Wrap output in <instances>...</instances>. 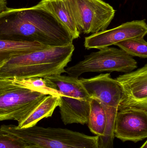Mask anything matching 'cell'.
Here are the masks:
<instances>
[{"mask_svg":"<svg viewBox=\"0 0 147 148\" xmlns=\"http://www.w3.org/2000/svg\"><path fill=\"white\" fill-rule=\"evenodd\" d=\"M79 79L91 98L97 100L106 113V129L104 135L98 137L100 148H114L116 117L123 97L121 87L110 73Z\"/></svg>","mask_w":147,"mask_h":148,"instance_id":"4","label":"cell"},{"mask_svg":"<svg viewBox=\"0 0 147 148\" xmlns=\"http://www.w3.org/2000/svg\"><path fill=\"white\" fill-rule=\"evenodd\" d=\"M29 148H40L36 147H29Z\"/></svg>","mask_w":147,"mask_h":148,"instance_id":"21","label":"cell"},{"mask_svg":"<svg viewBox=\"0 0 147 148\" xmlns=\"http://www.w3.org/2000/svg\"><path fill=\"white\" fill-rule=\"evenodd\" d=\"M80 32L92 34L107 29L116 10L102 0H65Z\"/></svg>","mask_w":147,"mask_h":148,"instance_id":"8","label":"cell"},{"mask_svg":"<svg viewBox=\"0 0 147 148\" xmlns=\"http://www.w3.org/2000/svg\"><path fill=\"white\" fill-rule=\"evenodd\" d=\"M138 68V63L133 57L120 49L103 48L85 56L84 59L65 69L68 75L78 78L89 72H117L128 73Z\"/></svg>","mask_w":147,"mask_h":148,"instance_id":"7","label":"cell"},{"mask_svg":"<svg viewBox=\"0 0 147 148\" xmlns=\"http://www.w3.org/2000/svg\"><path fill=\"white\" fill-rule=\"evenodd\" d=\"M48 47L37 42H18L0 40V67L12 57L45 49Z\"/></svg>","mask_w":147,"mask_h":148,"instance_id":"13","label":"cell"},{"mask_svg":"<svg viewBox=\"0 0 147 148\" xmlns=\"http://www.w3.org/2000/svg\"><path fill=\"white\" fill-rule=\"evenodd\" d=\"M140 148H147V141H146L145 143Z\"/></svg>","mask_w":147,"mask_h":148,"instance_id":"20","label":"cell"},{"mask_svg":"<svg viewBox=\"0 0 147 148\" xmlns=\"http://www.w3.org/2000/svg\"><path fill=\"white\" fill-rule=\"evenodd\" d=\"M15 79L19 83L30 89L41 92L47 95L60 96V94L58 90L55 89L52 83L45 77Z\"/></svg>","mask_w":147,"mask_h":148,"instance_id":"16","label":"cell"},{"mask_svg":"<svg viewBox=\"0 0 147 148\" xmlns=\"http://www.w3.org/2000/svg\"><path fill=\"white\" fill-rule=\"evenodd\" d=\"M22 140L0 131V148H29Z\"/></svg>","mask_w":147,"mask_h":148,"instance_id":"18","label":"cell"},{"mask_svg":"<svg viewBox=\"0 0 147 148\" xmlns=\"http://www.w3.org/2000/svg\"><path fill=\"white\" fill-rule=\"evenodd\" d=\"M147 34L145 20L123 23L114 28L95 33L85 38L84 47L88 49L109 47L128 39L144 37Z\"/></svg>","mask_w":147,"mask_h":148,"instance_id":"10","label":"cell"},{"mask_svg":"<svg viewBox=\"0 0 147 148\" xmlns=\"http://www.w3.org/2000/svg\"><path fill=\"white\" fill-rule=\"evenodd\" d=\"M37 5L57 17L68 29L73 40L79 37L80 31L65 0H41Z\"/></svg>","mask_w":147,"mask_h":148,"instance_id":"12","label":"cell"},{"mask_svg":"<svg viewBox=\"0 0 147 148\" xmlns=\"http://www.w3.org/2000/svg\"><path fill=\"white\" fill-rule=\"evenodd\" d=\"M60 94L59 105L61 120L65 125L88 124L90 97L78 78L61 75L46 77Z\"/></svg>","mask_w":147,"mask_h":148,"instance_id":"5","label":"cell"},{"mask_svg":"<svg viewBox=\"0 0 147 148\" xmlns=\"http://www.w3.org/2000/svg\"><path fill=\"white\" fill-rule=\"evenodd\" d=\"M88 126L93 134L98 137L104 134L106 124L107 117L103 108L97 100L91 98L90 100V112Z\"/></svg>","mask_w":147,"mask_h":148,"instance_id":"15","label":"cell"},{"mask_svg":"<svg viewBox=\"0 0 147 148\" xmlns=\"http://www.w3.org/2000/svg\"><path fill=\"white\" fill-rule=\"evenodd\" d=\"M7 8L6 0H0V14L4 11Z\"/></svg>","mask_w":147,"mask_h":148,"instance_id":"19","label":"cell"},{"mask_svg":"<svg viewBox=\"0 0 147 148\" xmlns=\"http://www.w3.org/2000/svg\"><path fill=\"white\" fill-rule=\"evenodd\" d=\"M74 50L73 44L49 47L12 57L0 67V78L45 77L66 73Z\"/></svg>","mask_w":147,"mask_h":148,"instance_id":"2","label":"cell"},{"mask_svg":"<svg viewBox=\"0 0 147 148\" xmlns=\"http://www.w3.org/2000/svg\"><path fill=\"white\" fill-rule=\"evenodd\" d=\"M0 40L37 42L47 47L73 44V39L62 23L37 5L30 8H7L0 14Z\"/></svg>","mask_w":147,"mask_h":148,"instance_id":"1","label":"cell"},{"mask_svg":"<svg viewBox=\"0 0 147 148\" xmlns=\"http://www.w3.org/2000/svg\"><path fill=\"white\" fill-rule=\"evenodd\" d=\"M114 135L123 142L137 143L146 139L147 110L129 108L118 110Z\"/></svg>","mask_w":147,"mask_h":148,"instance_id":"11","label":"cell"},{"mask_svg":"<svg viewBox=\"0 0 147 148\" xmlns=\"http://www.w3.org/2000/svg\"><path fill=\"white\" fill-rule=\"evenodd\" d=\"M60 103V96H47L29 115L18 123L17 127L20 128H26L35 126L42 119L51 116Z\"/></svg>","mask_w":147,"mask_h":148,"instance_id":"14","label":"cell"},{"mask_svg":"<svg viewBox=\"0 0 147 148\" xmlns=\"http://www.w3.org/2000/svg\"><path fill=\"white\" fill-rule=\"evenodd\" d=\"M121 87L123 97L118 110L129 108L147 110V64L115 78Z\"/></svg>","mask_w":147,"mask_h":148,"instance_id":"9","label":"cell"},{"mask_svg":"<svg viewBox=\"0 0 147 148\" xmlns=\"http://www.w3.org/2000/svg\"><path fill=\"white\" fill-rule=\"evenodd\" d=\"M47 96L23 86L15 78H0V121L14 120L20 123Z\"/></svg>","mask_w":147,"mask_h":148,"instance_id":"6","label":"cell"},{"mask_svg":"<svg viewBox=\"0 0 147 148\" xmlns=\"http://www.w3.org/2000/svg\"><path fill=\"white\" fill-rule=\"evenodd\" d=\"M0 131L22 140L30 147L40 148H100L98 136H90L60 128L35 126L20 128L14 125H3Z\"/></svg>","mask_w":147,"mask_h":148,"instance_id":"3","label":"cell"},{"mask_svg":"<svg viewBox=\"0 0 147 148\" xmlns=\"http://www.w3.org/2000/svg\"><path fill=\"white\" fill-rule=\"evenodd\" d=\"M132 57H147V42L144 37L128 39L115 44Z\"/></svg>","mask_w":147,"mask_h":148,"instance_id":"17","label":"cell"}]
</instances>
